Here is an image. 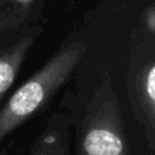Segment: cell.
Listing matches in <instances>:
<instances>
[{
  "label": "cell",
  "mask_w": 155,
  "mask_h": 155,
  "mask_svg": "<svg viewBox=\"0 0 155 155\" xmlns=\"http://www.w3.org/2000/svg\"><path fill=\"white\" fill-rule=\"evenodd\" d=\"M86 48L80 41L67 44L11 95L0 109V143L45 107L76 70Z\"/></svg>",
  "instance_id": "1"
},
{
  "label": "cell",
  "mask_w": 155,
  "mask_h": 155,
  "mask_svg": "<svg viewBox=\"0 0 155 155\" xmlns=\"http://www.w3.org/2000/svg\"><path fill=\"white\" fill-rule=\"evenodd\" d=\"M127 91L132 112L142 125L147 147L155 148V46L148 33H137L131 46Z\"/></svg>",
  "instance_id": "3"
},
{
  "label": "cell",
  "mask_w": 155,
  "mask_h": 155,
  "mask_svg": "<svg viewBox=\"0 0 155 155\" xmlns=\"http://www.w3.org/2000/svg\"><path fill=\"white\" fill-rule=\"evenodd\" d=\"M78 127L76 154L129 155L117 93L106 74L94 87Z\"/></svg>",
  "instance_id": "2"
},
{
  "label": "cell",
  "mask_w": 155,
  "mask_h": 155,
  "mask_svg": "<svg viewBox=\"0 0 155 155\" xmlns=\"http://www.w3.org/2000/svg\"><path fill=\"white\" fill-rule=\"evenodd\" d=\"M38 26L11 35H0V101L12 86L37 34Z\"/></svg>",
  "instance_id": "4"
},
{
  "label": "cell",
  "mask_w": 155,
  "mask_h": 155,
  "mask_svg": "<svg viewBox=\"0 0 155 155\" xmlns=\"http://www.w3.org/2000/svg\"><path fill=\"white\" fill-rule=\"evenodd\" d=\"M75 118L70 109L61 107L49 117L46 127L34 142L29 155H70ZM0 155H7L2 153Z\"/></svg>",
  "instance_id": "5"
},
{
  "label": "cell",
  "mask_w": 155,
  "mask_h": 155,
  "mask_svg": "<svg viewBox=\"0 0 155 155\" xmlns=\"http://www.w3.org/2000/svg\"><path fill=\"white\" fill-rule=\"evenodd\" d=\"M44 0H0V35L35 27Z\"/></svg>",
  "instance_id": "6"
},
{
  "label": "cell",
  "mask_w": 155,
  "mask_h": 155,
  "mask_svg": "<svg viewBox=\"0 0 155 155\" xmlns=\"http://www.w3.org/2000/svg\"><path fill=\"white\" fill-rule=\"evenodd\" d=\"M144 31L153 37L155 34V10L153 5L144 11Z\"/></svg>",
  "instance_id": "7"
},
{
  "label": "cell",
  "mask_w": 155,
  "mask_h": 155,
  "mask_svg": "<svg viewBox=\"0 0 155 155\" xmlns=\"http://www.w3.org/2000/svg\"><path fill=\"white\" fill-rule=\"evenodd\" d=\"M76 155H79V154H76Z\"/></svg>",
  "instance_id": "8"
}]
</instances>
